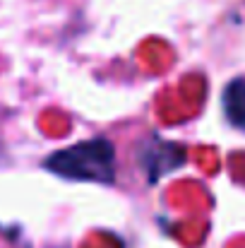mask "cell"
<instances>
[{
    "instance_id": "obj_1",
    "label": "cell",
    "mask_w": 245,
    "mask_h": 248,
    "mask_svg": "<svg viewBox=\"0 0 245 248\" xmlns=\"http://www.w3.org/2000/svg\"><path fill=\"white\" fill-rule=\"evenodd\" d=\"M43 169L68 181L103 183V186H113L120 176L118 150L108 138H89L72 147L53 152L43 162Z\"/></svg>"
},
{
    "instance_id": "obj_2",
    "label": "cell",
    "mask_w": 245,
    "mask_h": 248,
    "mask_svg": "<svg viewBox=\"0 0 245 248\" xmlns=\"http://www.w3.org/2000/svg\"><path fill=\"white\" fill-rule=\"evenodd\" d=\"M185 164V152L178 145L163 142L161 138H152L144 142L140 152V169L144 171V178L149 183H157L166 171H173Z\"/></svg>"
},
{
    "instance_id": "obj_3",
    "label": "cell",
    "mask_w": 245,
    "mask_h": 248,
    "mask_svg": "<svg viewBox=\"0 0 245 248\" xmlns=\"http://www.w3.org/2000/svg\"><path fill=\"white\" fill-rule=\"evenodd\" d=\"M224 118L231 128L245 133V78H233L221 92Z\"/></svg>"
}]
</instances>
